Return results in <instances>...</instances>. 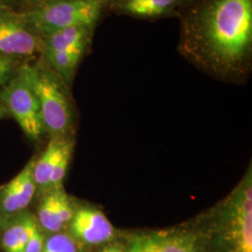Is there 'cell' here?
<instances>
[{
  "mask_svg": "<svg viewBox=\"0 0 252 252\" xmlns=\"http://www.w3.org/2000/svg\"><path fill=\"white\" fill-rule=\"evenodd\" d=\"M180 21L179 51L191 63L223 78L252 66V0H196Z\"/></svg>",
  "mask_w": 252,
  "mask_h": 252,
  "instance_id": "6da1fadb",
  "label": "cell"
},
{
  "mask_svg": "<svg viewBox=\"0 0 252 252\" xmlns=\"http://www.w3.org/2000/svg\"><path fill=\"white\" fill-rule=\"evenodd\" d=\"M18 73L36 94L44 131L63 138L71 130L73 109L63 82L41 58L23 65Z\"/></svg>",
  "mask_w": 252,
  "mask_h": 252,
  "instance_id": "7a4b0ae2",
  "label": "cell"
},
{
  "mask_svg": "<svg viewBox=\"0 0 252 252\" xmlns=\"http://www.w3.org/2000/svg\"><path fill=\"white\" fill-rule=\"evenodd\" d=\"M227 252H252V167L234 190L211 210Z\"/></svg>",
  "mask_w": 252,
  "mask_h": 252,
  "instance_id": "3957f363",
  "label": "cell"
},
{
  "mask_svg": "<svg viewBox=\"0 0 252 252\" xmlns=\"http://www.w3.org/2000/svg\"><path fill=\"white\" fill-rule=\"evenodd\" d=\"M105 6V0H63L28 9L18 16L30 31L42 37L68 27H95Z\"/></svg>",
  "mask_w": 252,
  "mask_h": 252,
  "instance_id": "277c9868",
  "label": "cell"
},
{
  "mask_svg": "<svg viewBox=\"0 0 252 252\" xmlns=\"http://www.w3.org/2000/svg\"><path fill=\"white\" fill-rule=\"evenodd\" d=\"M0 100L29 138L36 140L41 136L44 127L38 101L33 90L18 72L6 85L2 86Z\"/></svg>",
  "mask_w": 252,
  "mask_h": 252,
  "instance_id": "5b68a950",
  "label": "cell"
},
{
  "mask_svg": "<svg viewBox=\"0 0 252 252\" xmlns=\"http://www.w3.org/2000/svg\"><path fill=\"white\" fill-rule=\"evenodd\" d=\"M41 39L30 31L18 14L3 12L0 15V54L31 56L40 52Z\"/></svg>",
  "mask_w": 252,
  "mask_h": 252,
  "instance_id": "8992f818",
  "label": "cell"
},
{
  "mask_svg": "<svg viewBox=\"0 0 252 252\" xmlns=\"http://www.w3.org/2000/svg\"><path fill=\"white\" fill-rule=\"evenodd\" d=\"M70 221L73 235L84 243H104L113 236L112 224L99 210L81 208L74 213Z\"/></svg>",
  "mask_w": 252,
  "mask_h": 252,
  "instance_id": "52a82bcc",
  "label": "cell"
},
{
  "mask_svg": "<svg viewBox=\"0 0 252 252\" xmlns=\"http://www.w3.org/2000/svg\"><path fill=\"white\" fill-rule=\"evenodd\" d=\"M126 252H199L193 236L180 233H156L135 236Z\"/></svg>",
  "mask_w": 252,
  "mask_h": 252,
  "instance_id": "ba28073f",
  "label": "cell"
},
{
  "mask_svg": "<svg viewBox=\"0 0 252 252\" xmlns=\"http://www.w3.org/2000/svg\"><path fill=\"white\" fill-rule=\"evenodd\" d=\"M94 28L85 26L68 27L42 36L40 52L42 50L63 52L81 61L90 45Z\"/></svg>",
  "mask_w": 252,
  "mask_h": 252,
  "instance_id": "9c48e42d",
  "label": "cell"
},
{
  "mask_svg": "<svg viewBox=\"0 0 252 252\" xmlns=\"http://www.w3.org/2000/svg\"><path fill=\"white\" fill-rule=\"evenodd\" d=\"M179 6L178 0H122L116 9L135 18H159L172 13Z\"/></svg>",
  "mask_w": 252,
  "mask_h": 252,
  "instance_id": "30bf717a",
  "label": "cell"
},
{
  "mask_svg": "<svg viewBox=\"0 0 252 252\" xmlns=\"http://www.w3.org/2000/svg\"><path fill=\"white\" fill-rule=\"evenodd\" d=\"M65 137H52L44 153L39 157L37 162L34 163V179L36 188L47 189L51 188V180L54 167L59 158Z\"/></svg>",
  "mask_w": 252,
  "mask_h": 252,
  "instance_id": "8fae6325",
  "label": "cell"
},
{
  "mask_svg": "<svg viewBox=\"0 0 252 252\" xmlns=\"http://www.w3.org/2000/svg\"><path fill=\"white\" fill-rule=\"evenodd\" d=\"M34 217L26 214L12 221L4 231L2 237L6 252H25L27 240L36 223Z\"/></svg>",
  "mask_w": 252,
  "mask_h": 252,
  "instance_id": "7c38bea8",
  "label": "cell"
},
{
  "mask_svg": "<svg viewBox=\"0 0 252 252\" xmlns=\"http://www.w3.org/2000/svg\"><path fill=\"white\" fill-rule=\"evenodd\" d=\"M40 225L51 233L59 232L63 224L60 220L56 202V189H52L42 200L38 209Z\"/></svg>",
  "mask_w": 252,
  "mask_h": 252,
  "instance_id": "4fadbf2b",
  "label": "cell"
},
{
  "mask_svg": "<svg viewBox=\"0 0 252 252\" xmlns=\"http://www.w3.org/2000/svg\"><path fill=\"white\" fill-rule=\"evenodd\" d=\"M34 163L35 161H30L26 167L16 176L18 183L19 197H20V207L21 211H24L35 195L36 185L34 179Z\"/></svg>",
  "mask_w": 252,
  "mask_h": 252,
  "instance_id": "5bb4252c",
  "label": "cell"
},
{
  "mask_svg": "<svg viewBox=\"0 0 252 252\" xmlns=\"http://www.w3.org/2000/svg\"><path fill=\"white\" fill-rule=\"evenodd\" d=\"M21 211L18 183L16 178L0 189V213L5 216L16 215Z\"/></svg>",
  "mask_w": 252,
  "mask_h": 252,
  "instance_id": "9a60e30c",
  "label": "cell"
},
{
  "mask_svg": "<svg viewBox=\"0 0 252 252\" xmlns=\"http://www.w3.org/2000/svg\"><path fill=\"white\" fill-rule=\"evenodd\" d=\"M73 141L65 138L63 142L61 153L59 155V158L57 160V162L54 167L53 177L51 180V189H56L60 188L63 178L65 176L66 169L68 167V163L70 162L71 159V154L73 152Z\"/></svg>",
  "mask_w": 252,
  "mask_h": 252,
  "instance_id": "2e32d148",
  "label": "cell"
},
{
  "mask_svg": "<svg viewBox=\"0 0 252 252\" xmlns=\"http://www.w3.org/2000/svg\"><path fill=\"white\" fill-rule=\"evenodd\" d=\"M42 252H77V247L71 236L56 234L46 241Z\"/></svg>",
  "mask_w": 252,
  "mask_h": 252,
  "instance_id": "e0dca14e",
  "label": "cell"
},
{
  "mask_svg": "<svg viewBox=\"0 0 252 252\" xmlns=\"http://www.w3.org/2000/svg\"><path fill=\"white\" fill-rule=\"evenodd\" d=\"M14 75L13 57L0 54V85H6Z\"/></svg>",
  "mask_w": 252,
  "mask_h": 252,
  "instance_id": "ac0fdd59",
  "label": "cell"
},
{
  "mask_svg": "<svg viewBox=\"0 0 252 252\" xmlns=\"http://www.w3.org/2000/svg\"><path fill=\"white\" fill-rule=\"evenodd\" d=\"M43 246H44V237L36 222L27 240L25 252H42Z\"/></svg>",
  "mask_w": 252,
  "mask_h": 252,
  "instance_id": "d6986e66",
  "label": "cell"
},
{
  "mask_svg": "<svg viewBox=\"0 0 252 252\" xmlns=\"http://www.w3.org/2000/svg\"><path fill=\"white\" fill-rule=\"evenodd\" d=\"M27 3L30 6V9L33 8H36L45 4H49V3H53V2H57V1H63V0H27Z\"/></svg>",
  "mask_w": 252,
  "mask_h": 252,
  "instance_id": "ffe728a7",
  "label": "cell"
},
{
  "mask_svg": "<svg viewBox=\"0 0 252 252\" xmlns=\"http://www.w3.org/2000/svg\"><path fill=\"white\" fill-rule=\"evenodd\" d=\"M9 113L3 102L0 100V121L9 116Z\"/></svg>",
  "mask_w": 252,
  "mask_h": 252,
  "instance_id": "44dd1931",
  "label": "cell"
},
{
  "mask_svg": "<svg viewBox=\"0 0 252 252\" xmlns=\"http://www.w3.org/2000/svg\"><path fill=\"white\" fill-rule=\"evenodd\" d=\"M102 252H126L125 250H123L121 247L116 246V245H112V246H109L107 247L106 249H104Z\"/></svg>",
  "mask_w": 252,
  "mask_h": 252,
  "instance_id": "7402d4cb",
  "label": "cell"
},
{
  "mask_svg": "<svg viewBox=\"0 0 252 252\" xmlns=\"http://www.w3.org/2000/svg\"><path fill=\"white\" fill-rule=\"evenodd\" d=\"M194 1H196V0H178V3H179V6H180V5H188V4H190Z\"/></svg>",
  "mask_w": 252,
  "mask_h": 252,
  "instance_id": "603a6c76",
  "label": "cell"
},
{
  "mask_svg": "<svg viewBox=\"0 0 252 252\" xmlns=\"http://www.w3.org/2000/svg\"><path fill=\"white\" fill-rule=\"evenodd\" d=\"M15 1L16 0H0V5H2L4 7L5 5L9 4V3H12V2H15Z\"/></svg>",
  "mask_w": 252,
  "mask_h": 252,
  "instance_id": "cb8c5ba5",
  "label": "cell"
},
{
  "mask_svg": "<svg viewBox=\"0 0 252 252\" xmlns=\"http://www.w3.org/2000/svg\"><path fill=\"white\" fill-rule=\"evenodd\" d=\"M120 1H122V0H105V2H106V4H107V2H110V3H112V4H117L119 3Z\"/></svg>",
  "mask_w": 252,
  "mask_h": 252,
  "instance_id": "d4e9b609",
  "label": "cell"
},
{
  "mask_svg": "<svg viewBox=\"0 0 252 252\" xmlns=\"http://www.w3.org/2000/svg\"><path fill=\"white\" fill-rule=\"evenodd\" d=\"M3 12H4V10H3V6H2V5H0V15H1Z\"/></svg>",
  "mask_w": 252,
  "mask_h": 252,
  "instance_id": "484cf974",
  "label": "cell"
},
{
  "mask_svg": "<svg viewBox=\"0 0 252 252\" xmlns=\"http://www.w3.org/2000/svg\"></svg>",
  "mask_w": 252,
  "mask_h": 252,
  "instance_id": "4316f807",
  "label": "cell"
}]
</instances>
